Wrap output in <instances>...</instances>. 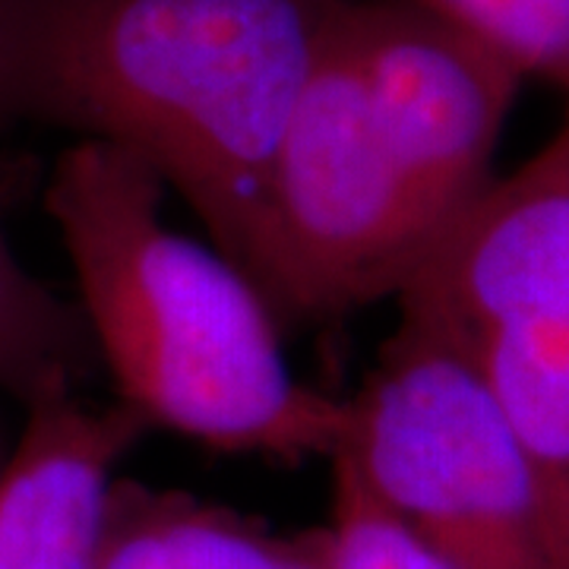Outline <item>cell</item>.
<instances>
[{
    "mask_svg": "<svg viewBox=\"0 0 569 569\" xmlns=\"http://www.w3.org/2000/svg\"><path fill=\"white\" fill-rule=\"evenodd\" d=\"M7 121H13V118H10V104H7V80H3V61H0V127Z\"/></svg>",
    "mask_w": 569,
    "mask_h": 569,
    "instance_id": "12",
    "label": "cell"
},
{
    "mask_svg": "<svg viewBox=\"0 0 569 569\" xmlns=\"http://www.w3.org/2000/svg\"><path fill=\"white\" fill-rule=\"evenodd\" d=\"M149 427L82 392L29 406L0 478V569H92L114 468Z\"/></svg>",
    "mask_w": 569,
    "mask_h": 569,
    "instance_id": "7",
    "label": "cell"
},
{
    "mask_svg": "<svg viewBox=\"0 0 569 569\" xmlns=\"http://www.w3.org/2000/svg\"><path fill=\"white\" fill-rule=\"evenodd\" d=\"M336 29L418 200L447 231L493 181L526 80L418 0H348Z\"/></svg>",
    "mask_w": 569,
    "mask_h": 569,
    "instance_id": "6",
    "label": "cell"
},
{
    "mask_svg": "<svg viewBox=\"0 0 569 569\" xmlns=\"http://www.w3.org/2000/svg\"><path fill=\"white\" fill-rule=\"evenodd\" d=\"M10 190V168L0 162V389L29 408L51 396L80 392L99 358L77 305L58 298L13 253L3 231Z\"/></svg>",
    "mask_w": 569,
    "mask_h": 569,
    "instance_id": "9",
    "label": "cell"
},
{
    "mask_svg": "<svg viewBox=\"0 0 569 569\" xmlns=\"http://www.w3.org/2000/svg\"><path fill=\"white\" fill-rule=\"evenodd\" d=\"M342 452L365 485L456 569H553L529 456L475 367L399 317L348 399Z\"/></svg>",
    "mask_w": 569,
    "mask_h": 569,
    "instance_id": "4",
    "label": "cell"
},
{
    "mask_svg": "<svg viewBox=\"0 0 569 569\" xmlns=\"http://www.w3.org/2000/svg\"><path fill=\"white\" fill-rule=\"evenodd\" d=\"M92 569H329L323 529L279 535L183 490L111 481Z\"/></svg>",
    "mask_w": 569,
    "mask_h": 569,
    "instance_id": "8",
    "label": "cell"
},
{
    "mask_svg": "<svg viewBox=\"0 0 569 569\" xmlns=\"http://www.w3.org/2000/svg\"><path fill=\"white\" fill-rule=\"evenodd\" d=\"M485 44L522 80L557 86L569 102V0H418Z\"/></svg>",
    "mask_w": 569,
    "mask_h": 569,
    "instance_id": "10",
    "label": "cell"
},
{
    "mask_svg": "<svg viewBox=\"0 0 569 569\" xmlns=\"http://www.w3.org/2000/svg\"><path fill=\"white\" fill-rule=\"evenodd\" d=\"M164 187L102 140L63 149L44 187L99 367L146 427L282 462L332 459L348 399L295 377L279 313L216 244L164 219Z\"/></svg>",
    "mask_w": 569,
    "mask_h": 569,
    "instance_id": "2",
    "label": "cell"
},
{
    "mask_svg": "<svg viewBox=\"0 0 569 569\" xmlns=\"http://www.w3.org/2000/svg\"><path fill=\"white\" fill-rule=\"evenodd\" d=\"M396 301L475 367L507 415L538 481L553 569H569V102L557 133L488 183Z\"/></svg>",
    "mask_w": 569,
    "mask_h": 569,
    "instance_id": "3",
    "label": "cell"
},
{
    "mask_svg": "<svg viewBox=\"0 0 569 569\" xmlns=\"http://www.w3.org/2000/svg\"><path fill=\"white\" fill-rule=\"evenodd\" d=\"M329 462L332 512L323 529L329 569H456L367 488L342 452Z\"/></svg>",
    "mask_w": 569,
    "mask_h": 569,
    "instance_id": "11",
    "label": "cell"
},
{
    "mask_svg": "<svg viewBox=\"0 0 569 569\" xmlns=\"http://www.w3.org/2000/svg\"><path fill=\"white\" fill-rule=\"evenodd\" d=\"M348 0H0L10 118L140 159L253 279L288 118Z\"/></svg>",
    "mask_w": 569,
    "mask_h": 569,
    "instance_id": "1",
    "label": "cell"
},
{
    "mask_svg": "<svg viewBox=\"0 0 569 569\" xmlns=\"http://www.w3.org/2000/svg\"><path fill=\"white\" fill-rule=\"evenodd\" d=\"M336 22L266 187L253 282L282 323L396 298L443 234L383 137Z\"/></svg>",
    "mask_w": 569,
    "mask_h": 569,
    "instance_id": "5",
    "label": "cell"
}]
</instances>
